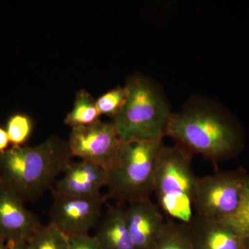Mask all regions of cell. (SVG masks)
I'll use <instances>...</instances> for the list:
<instances>
[{"mask_svg":"<svg viewBox=\"0 0 249 249\" xmlns=\"http://www.w3.org/2000/svg\"><path fill=\"white\" fill-rule=\"evenodd\" d=\"M194 249H249V244L227 222L194 215L187 224Z\"/></svg>","mask_w":249,"mask_h":249,"instance_id":"cell-12","label":"cell"},{"mask_svg":"<svg viewBox=\"0 0 249 249\" xmlns=\"http://www.w3.org/2000/svg\"><path fill=\"white\" fill-rule=\"evenodd\" d=\"M100 115L96 101L88 91L82 89L76 93L74 106L65 118V124L71 128L88 125L99 120Z\"/></svg>","mask_w":249,"mask_h":249,"instance_id":"cell-14","label":"cell"},{"mask_svg":"<svg viewBox=\"0 0 249 249\" xmlns=\"http://www.w3.org/2000/svg\"><path fill=\"white\" fill-rule=\"evenodd\" d=\"M0 249H9L6 241L0 238Z\"/></svg>","mask_w":249,"mask_h":249,"instance_id":"cell-23","label":"cell"},{"mask_svg":"<svg viewBox=\"0 0 249 249\" xmlns=\"http://www.w3.org/2000/svg\"><path fill=\"white\" fill-rule=\"evenodd\" d=\"M105 197H80L55 194L49 215L51 222L68 237L88 235L98 226Z\"/></svg>","mask_w":249,"mask_h":249,"instance_id":"cell-8","label":"cell"},{"mask_svg":"<svg viewBox=\"0 0 249 249\" xmlns=\"http://www.w3.org/2000/svg\"><path fill=\"white\" fill-rule=\"evenodd\" d=\"M165 136L214 165L233 158L244 147V132L232 114L205 101H193L170 116Z\"/></svg>","mask_w":249,"mask_h":249,"instance_id":"cell-1","label":"cell"},{"mask_svg":"<svg viewBox=\"0 0 249 249\" xmlns=\"http://www.w3.org/2000/svg\"><path fill=\"white\" fill-rule=\"evenodd\" d=\"M32 129V121L29 116L21 114L11 116L6 128L10 143L13 146H22L30 137Z\"/></svg>","mask_w":249,"mask_h":249,"instance_id":"cell-18","label":"cell"},{"mask_svg":"<svg viewBox=\"0 0 249 249\" xmlns=\"http://www.w3.org/2000/svg\"><path fill=\"white\" fill-rule=\"evenodd\" d=\"M124 211L136 249H153L167 225L160 206L148 199L129 204Z\"/></svg>","mask_w":249,"mask_h":249,"instance_id":"cell-10","label":"cell"},{"mask_svg":"<svg viewBox=\"0 0 249 249\" xmlns=\"http://www.w3.org/2000/svg\"><path fill=\"white\" fill-rule=\"evenodd\" d=\"M193 154L175 143L160 148L156 163L153 193L165 215L188 224L194 217L198 178L192 168Z\"/></svg>","mask_w":249,"mask_h":249,"instance_id":"cell-4","label":"cell"},{"mask_svg":"<svg viewBox=\"0 0 249 249\" xmlns=\"http://www.w3.org/2000/svg\"><path fill=\"white\" fill-rule=\"evenodd\" d=\"M125 86L127 99L112 121L121 142L163 139L172 112L160 85L148 77L133 75Z\"/></svg>","mask_w":249,"mask_h":249,"instance_id":"cell-3","label":"cell"},{"mask_svg":"<svg viewBox=\"0 0 249 249\" xmlns=\"http://www.w3.org/2000/svg\"><path fill=\"white\" fill-rule=\"evenodd\" d=\"M41 226L37 217L24 206V201L0 182V238L6 242H27Z\"/></svg>","mask_w":249,"mask_h":249,"instance_id":"cell-9","label":"cell"},{"mask_svg":"<svg viewBox=\"0 0 249 249\" xmlns=\"http://www.w3.org/2000/svg\"><path fill=\"white\" fill-rule=\"evenodd\" d=\"M6 243L9 249H27V242L25 240L12 241Z\"/></svg>","mask_w":249,"mask_h":249,"instance_id":"cell-22","label":"cell"},{"mask_svg":"<svg viewBox=\"0 0 249 249\" xmlns=\"http://www.w3.org/2000/svg\"><path fill=\"white\" fill-rule=\"evenodd\" d=\"M128 90L127 87H117L100 96L96 101L100 114L114 118L124 107L127 99Z\"/></svg>","mask_w":249,"mask_h":249,"instance_id":"cell-17","label":"cell"},{"mask_svg":"<svg viewBox=\"0 0 249 249\" xmlns=\"http://www.w3.org/2000/svg\"><path fill=\"white\" fill-rule=\"evenodd\" d=\"M72 157L68 142L55 136L36 146H13L0 152V182L32 200L53 186Z\"/></svg>","mask_w":249,"mask_h":249,"instance_id":"cell-2","label":"cell"},{"mask_svg":"<svg viewBox=\"0 0 249 249\" xmlns=\"http://www.w3.org/2000/svg\"><path fill=\"white\" fill-rule=\"evenodd\" d=\"M67 142L73 157L94 163L106 171L115 163L121 145L112 122L100 120L72 128Z\"/></svg>","mask_w":249,"mask_h":249,"instance_id":"cell-7","label":"cell"},{"mask_svg":"<svg viewBox=\"0 0 249 249\" xmlns=\"http://www.w3.org/2000/svg\"><path fill=\"white\" fill-rule=\"evenodd\" d=\"M103 249H136L129 232L125 211L120 205L109 206L95 235Z\"/></svg>","mask_w":249,"mask_h":249,"instance_id":"cell-13","label":"cell"},{"mask_svg":"<svg viewBox=\"0 0 249 249\" xmlns=\"http://www.w3.org/2000/svg\"><path fill=\"white\" fill-rule=\"evenodd\" d=\"M69 249H103L95 236L73 235L69 237Z\"/></svg>","mask_w":249,"mask_h":249,"instance_id":"cell-20","label":"cell"},{"mask_svg":"<svg viewBox=\"0 0 249 249\" xmlns=\"http://www.w3.org/2000/svg\"><path fill=\"white\" fill-rule=\"evenodd\" d=\"M62 174L55 183V194L91 197L101 196V189L107 184V171L87 160H71Z\"/></svg>","mask_w":249,"mask_h":249,"instance_id":"cell-11","label":"cell"},{"mask_svg":"<svg viewBox=\"0 0 249 249\" xmlns=\"http://www.w3.org/2000/svg\"><path fill=\"white\" fill-rule=\"evenodd\" d=\"M163 145V139L121 142L115 163L107 171L108 196L128 204L150 199L157 157Z\"/></svg>","mask_w":249,"mask_h":249,"instance_id":"cell-5","label":"cell"},{"mask_svg":"<svg viewBox=\"0 0 249 249\" xmlns=\"http://www.w3.org/2000/svg\"><path fill=\"white\" fill-rule=\"evenodd\" d=\"M27 249H69V237L49 223L40 229L27 241Z\"/></svg>","mask_w":249,"mask_h":249,"instance_id":"cell-15","label":"cell"},{"mask_svg":"<svg viewBox=\"0 0 249 249\" xmlns=\"http://www.w3.org/2000/svg\"><path fill=\"white\" fill-rule=\"evenodd\" d=\"M153 249H194L187 224L168 221L163 235Z\"/></svg>","mask_w":249,"mask_h":249,"instance_id":"cell-16","label":"cell"},{"mask_svg":"<svg viewBox=\"0 0 249 249\" xmlns=\"http://www.w3.org/2000/svg\"><path fill=\"white\" fill-rule=\"evenodd\" d=\"M10 143L9 137L6 129L0 126V152L7 150Z\"/></svg>","mask_w":249,"mask_h":249,"instance_id":"cell-21","label":"cell"},{"mask_svg":"<svg viewBox=\"0 0 249 249\" xmlns=\"http://www.w3.org/2000/svg\"><path fill=\"white\" fill-rule=\"evenodd\" d=\"M249 244V178L245 197L231 217L225 221Z\"/></svg>","mask_w":249,"mask_h":249,"instance_id":"cell-19","label":"cell"},{"mask_svg":"<svg viewBox=\"0 0 249 249\" xmlns=\"http://www.w3.org/2000/svg\"><path fill=\"white\" fill-rule=\"evenodd\" d=\"M249 178L247 171L240 168L198 178L196 215L222 222L231 217L243 201Z\"/></svg>","mask_w":249,"mask_h":249,"instance_id":"cell-6","label":"cell"}]
</instances>
